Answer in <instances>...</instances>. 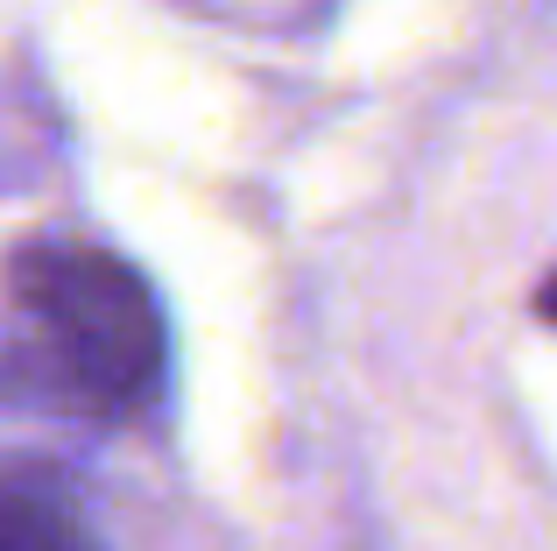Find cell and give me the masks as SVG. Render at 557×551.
<instances>
[{"label":"cell","instance_id":"6da1fadb","mask_svg":"<svg viewBox=\"0 0 557 551\" xmlns=\"http://www.w3.org/2000/svg\"><path fill=\"white\" fill-rule=\"evenodd\" d=\"M8 304L28 368L57 411L121 425L156 396L163 318L149 283L121 255L85 241H28L8 262Z\"/></svg>","mask_w":557,"mask_h":551},{"label":"cell","instance_id":"7a4b0ae2","mask_svg":"<svg viewBox=\"0 0 557 551\" xmlns=\"http://www.w3.org/2000/svg\"><path fill=\"white\" fill-rule=\"evenodd\" d=\"M0 551H107L57 474L0 467Z\"/></svg>","mask_w":557,"mask_h":551}]
</instances>
